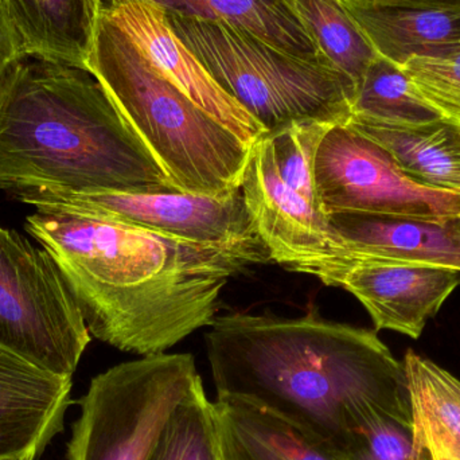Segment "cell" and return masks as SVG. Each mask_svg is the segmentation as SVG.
<instances>
[{
    "instance_id": "obj_14",
    "label": "cell",
    "mask_w": 460,
    "mask_h": 460,
    "mask_svg": "<svg viewBox=\"0 0 460 460\" xmlns=\"http://www.w3.org/2000/svg\"><path fill=\"white\" fill-rule=\"evenodd\" d=\"M342 245L341 265L353 261H386L434 265L460 272V226L458 220L429 221L396 216L335 213L327 216Z\"/></svg>"
},
{
    "instance_id": "obj_26",
    "label": "cell",
    "mask_w": 460,
    "mask_h": 460,
    "mask_svg": "<svg viewBox=\"0 0 460 460\" xmlns=\"http://www.w3.org/2000/svg\"><path fill=\"white\" fill-rule=\"evenodd\" d=\"M402 69L443 119L460 126V49L442 57H415Z\"/></svg>"
},
{
    "instance_id": "obj_20",
    "label": "cell",
    "mask_w": 460,
    "mask_h": 460,
    "mask_svg": "<svg viewBox=\"0 0 460 460\" xmlns=\"http://www.w3.org/2000/svg\"><path fill=\"white\" fill-rule=\"evenodd\" d=\"M169 13L245 30L305 61L330 64L287 0H154ZM337 69V67H335Z\"/></svg>"
},
{
    "instance_id": "obj_19",
    "label": "cell",
    "mask_w": 460,
    "mask_h": 460,
    "mask_svg": "<svg viewBox=\"0 0 460 460\" xmlns=\"http://www.w3.org/2000/svg\"><path fill=\"white\" fill-rule=\"evenodd\" d=\"M223 460H341L319 440L249 402L216 399Z\"/></svg>"
},
{
    "instance_id": "obj_6",
    "label": "cell",
    "mask_w": 460,
    "mask_h": 460,
    "mask_svg": "<svg viewBox=\"0 0 460 460\" xmlns=\"http://www.w3.org/2000/svg\"><path fill=\"white\" fill-rule=\"evenodd\" d=\"M191 354L123 362L92 378L78 400L67 460H151L178 405L201 385Z\"/></svg>"
},
{
    "instance_id": "obj_15",
    "label": "cell",
    "mask_w": 460,
    "mask_h": 460,
    "mask_svg": "<svg viewBox=\"0 0 460 460\" xmlns=\"http://www.w3.org/2000/svg\"><path fill=\"white\" fill-rule=\"evenodd\" d=\"M378 56L402 67L460 49V4L439 0H342Z\"/></svg>"
},
{
    "instance_id": "obj_17",
    "label": "cell",
    "mask_w": 460,
    "mask_h": 460,
    "mask_svg": "<svg viewBox=\"0 0 460 460\" xmlns=\"http://www.w3.org/2000/svg\"><path fill=\"white\" fill-rule=\"evenodd\" d=\"M349 126L388 151L418 185L460 196V126L446 119L388 126L350 119Z\"/></svg>"
},
{
    "instance_id": "obj_7",
    "label": "cell",
    "mask_w": 460,
    "mask_h": 460,
    "mask_svg": "<svg viewBox=\"0 0 460 460\" xmlns=\"http://www.w3.org/2000/svg\"><path fill=\"white\" fill-rule=\"evenodd\" d=\"M91 332L45 249L0 226V353L73 377Z\"/></svg>"
},
{
    "instance_id": "obj_2",
    "label": "cell",
    "mask_w": 460,
    "mask_h": 460,
    "mask_svg": "<svg viewBox=\"0 0 460 460\" xmlns=\"http://www.w3.org/2000/svg\"><path fill=\"white\" fill-rule=\"evenodd\" d=\"M207 354L217 399L261 408L337 456L378 413L412 421L404 364L372 330L233 314L212 324Z\"/></svg>"
},
{
    "instance_id": "obj_9",
    "label": "cell",
    "mask_w": 460,
    "mask_h": 460,
    "mask_svg": "<svg viewBox=\"0 0 460 460\" xmlns=\"http://www.w3.org/2000/svg\"><path fill=\"white\" fill-rule=\"evenodd\" d=\"M314 183L319 209L335 213L459 220L460 196L411 181L388 151L353 127L335 124L316 151Z\"/></svg>"
},
{
    "instance_id": "obj_18",
    "label": "cell",
    "mask_w": 460,
    "mask_h": 460,
    "mask_svg": "<svg viewBox=\"0 0 460 460\" xmlns=\"http://www.w3.org/2000/svg\"><path fill=\"white\" fill-rule=\"evenodd\" d=\"M416 460H460V380L413 350L405 353Z\"/></svg>"
},
{
    "instance_id": "obj_22",
    "label": "cell",
    "mask_w": 460,
    "mask_h": 460,
    "mask_svg": "<svg viewBox=\"0 0 460 460\" xmlns=\"http://www.w3.org/2000/svg\"><path fill=\"white\" fill-rule=\"evenodd\" d=\"M324 58L357 84L377 58L342 0H287Z\"/></svg>"
},
{
    "instance_id": "obj_1",
    "label": "cell",
    "mask_w": 460,
    "mask_h": 460,
    "mask_svg": "<svg viewBox=\"0 0 460 460\" xmlns=\"http://www.w3.org/2000/svg\"><path fill=\"white\" fill-rule=\"evenodd\" d=\"M26 228L56 262L89 332L140 357L212 326L224 288L246 267L223 249L69 210L37 209Z\"/></svg>"
},
{
    "instance_id": "obj_8",
    "label": "cell",
    "mask_w": 460,
    "mask_h": 460,
    "mask_svg": "<svg viewBox=\"0 0 460 460\" xmlns=\"http://www.w3.org/2000/svg\"><path fill=\"white\" fill-rule=\"evenodd\" d=\"M15 197L35 209L69 210L223 249L246 265L272 261L257 234L241 191L223 199L181 190L155 193L30 190Z\"/></svg>"
},
{
    "instance_id": "obj_24",
    "label": "cell",
    "mask_w": 460,
    "mask_h": 460,
    "mask_svg": "<svg viewBox=\"0 0 460 460\" xmlns=\"http://www.w3.org/2000/svg\"><path fill=\"white\" fill-rule=\"evenodd\" d=\"M332 126L335 124L318 120L292 121L267 134L273 146L281 180L319 212L321 209L314 183V164L319 145Z\"/></svg>"
},
{
    "instance_id": "obj_4",
    "label": "cell",
    "mask_w": 460,
    "mask_h": 460,
    "mask_svg": "<svg viewBox=\"0 0 460 460\" xmlns=\"http://www.w3.org/2000/svg\"><path fill=\"white\" fill-rule=\"evenodd\" d=\"M88 70L178 190L220 199L240 191L252 146L156 72L102 13Z\"/></svg>"
},
{
    "instance_id": "obj_29",
    "label": "cell",
    "mask_w": 460,
    "mask_h": 460,
    "mask_svg": "<svg viewBox=\"0 0 460 460\" xmlns=\"http://www.w3.org/2000/svg\"><path fill=\"white\" fill-rule=\"evenodd\" d=\"M458 223H459V226H460V218H459V220H458Z\"/></svg>"
},
{
    "instance_id": "obj_13",
    "label": "cell",
    "mask_w": 460,
    "mask_h": 460,
    "mask_svg": "<svg viewBox=\"0 0 460 460\" xmlns=\"http://www.w3.org/2000/svg\"><path fill=\"white\" fill-rule=\"evenodd\" d=\"M72 377L0 353V460H38L64 429Z\"/></svg>"
},
{
    "instance_id": "obj_12",
    "label": "cell",
    "mask_w": 460,
    "mask_h": 460,
    "mask_svg": "<svg viewBox=\"0 0 460 460\" xmlns=\"http://www.w3.org/2000/svg\"><path fill=\"white\" fill-rule=\"evenodd\" d=\"M323 284L354 295L376 329L419 340L429 319L459 286L460 272L434 265L353 261L330 272Z\"/></svg>"
},
{
    "instance_id": "obj_28",
    "label": "cell",
    "mask_w": 460,
    "mask_h": 460,
    "mask_svg": "<svg viewBox=\"0 0 460 460\" xmlns=\"http://www.w3.org/2000/svg\"><path fill=\"white\" fill-rule=\"evenodd\" d=\"M439 2L456 3V4H460V0H439Z\"/></svg>"
},
{
    "instance_id": "obj_23",
    "label": "cell",
    "mask_w": 460,
    "mask_h": 460,
    "mask_svg": "<svg viewBox=\"0 0 460 460\" xmlns=\"http://www.w3.org/2000/svg\"><path fill=\"white\" fill-rule=\"evenodd\" d=\"M151 460H223L215 407L204 384L170 416Z\"/></svg>"
},
{
    "instance_id": "obj_3",
    "label": "cell",
    "mask_w": 460,
    "mask_h": 460,
    "mask_svg": "<svg viewBox=\"0 0 460 460\" xmlns=\"http://www.w3.org/2000/svg\"><path fill=\"white\" fill-rule=\"evenodd\" d=\"M0 189L178 190L88 69L29 56L0 75Z\"/></svg>"
},
{
    "instance_id": "obj_11",
    "label": "cell",
    "mask_w": 460,
    "mask_h": 460,
    "mask_svg": "<svg viewBox=\"0 0 460 460\" xmlns=\"http://www.w3.org/2000/svg\"><path fill=\"white\" fill-rule=\"evenodd\" d=\"M99 13L118 27L148 64L199 107L253 147L267 129L230 97L175 34L154 0H100Z\"/></svg>"
},
{
    "instance_id": "obj_25",
    "label": "cell",
    "mask_w": 460,
    "mask_h": 460,
    "mask_svg": "<svg viewBox=\"0 0 460 460\" xmlns=\"http://www.w3.org/2000/svg\"><path fill=\"white\" fill-rule=\"evenodd\" d=\"M341 460H416L412 421L378 413L351 432Z\"/></svg>"
},
{
    "instance_id": "obj_5",
    "label": "cell",
    "mask_w": 460,
    "mask_h": 460,
    "mask_svg": "<svg viewBox=\"0 0 460 460\" xmlns=\"http://www.w3.org/2000/svg\"><path fill=\"white\" fill-rule=\"evenodd\" d=\"M166 15L216 83L268 132L292 121L350 120L356 83L332 65L305 61L221 22Z\"/></svg>"
},
{
    "instance_id": "obj_27",
    "label": "cell",
    "mask_w": 460,
    "mask_h": 460,
    "mask_svg": "<svg viewBox=\"0 0 460 460\" xmlns=\"http://www.w3.org/2000/svg\"><path fill=\"white\" fill-rule=\"evenodd\" d=\"M24 57L15 29L0 0V75L16 59Z\"/></svg>"
},
{
    "instance_id": "obj_21",
    "label": "cell",
    "mask_w": 460,
    "mask_h": 460,
    "mask_svg": "<svg viewBox=\"0 0 460 460\" xmlns=\"http://www.w3.org/2000/svg\"><path fill=\"white\" fill-rule=\"evenodd\" d=\"M350 119L411 126L443 118L419 93L402 67L378 56L357 84Z\"/></svg>"
},
{
    "instance_id": "obj_16",
    "label": "cell",
    "mask_w": 460,
    "mask_h": 460,
    "mask_svg": "<svg viewBox=\"0 0 460 460\" xmlns=\"http://www.w3.org/2000/svg\"><path fill=\"white\" fill-rule=\"evenodd\" d=\"M24 56L88 69L100 0H3Z\"/></svg>"
},
{
    "instance_id": "obj_10",
    "label": "cell",
    "mask_w": 460,
    "mask_h": 460,
    "mask_svg": "<svg viewBox=\"0 0 460 460\" xmlns=\"http://www.w3.org/2000/svg\"><path fill=\"white\" fill-rule=\"evenodd\" d=\"M240 191L272 261L321 280L342 260L327 216L281 180L267 135L252 147Z\"/></svg>"
}]
</instances>
